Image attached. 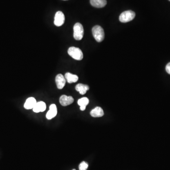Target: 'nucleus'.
Returning a JSON list of instances; mask_svg holds the SVG:
<instances>
[{
	"instance_id": "obj_1",
	"label": "nucleus",
	"mask_w": 170,
	"mask_h": 170,
	"mask_svg": "<svg viewBox=\"0 0 170 170\" xmlns=\"http://www.w3.org/2000/svg\"><path fill=\"white\" fill-rule=\"evenodd\" d=\"M93 36L96 40L98 42H101L105 38V32L104 29L100 26H95L93 27Z\"/></svg>"
},
{
	"instance_id": "obj_2",
	"label": "nucleus",
	"mask_w": 170,
	"mask_h": 170,
	"mask_svg": "<svg viewBox=\"0 0 170 170\" xmlns=\"http://www.w3.org/2000/svg\"><path fill=\"white\" fill-rule=\"evenodd\" d=\"M68 54L75 60L80 61L83 58V54L80 49L76 47H71L68 51Z\"/></svg>"
},
{
	"instance_id": "obj_3",
	"label": "nucleus",
	"mask_w": 170,
	"mask_h": 170,
	"mask_svg": "<svg viewBox=\"0 0 170 170\" xmlns=\"http://www.w3.org/2000/svg\"><path fill=\"white\" fill-rule=\"evenodd\" d=\"M73 37L76 40H80L84 36V28L82 25L79 23L75 24L73 27Z\"/></svg>"
},
{
	"instance_id": "obj_4",
	"label": "nucleus",
	"mask_w": 170,
	"mask_h": 170,
	"mask_svg": "<svg viewBox=\"0 0 170 170\" xmlns=\"http://www.w3.org/2000/svg\"><path fill=\"white\" fill-rule=\"evenodd\" d=\"M135 13L132 10H127L123 12L119 17V20L121 22L126 23L131 22L135 17Z\"/></svg>"
},
{
	"instance_id": "obj_5",
	"label": "nucleus",
	"mask_w": 170,
	"mask_h": 170,
	"mask_svg": "<svg viewBox=\"0 0 170 170\" xmlns=\"http://www.w3.org/2000/svg\"><path fill=\"white\" fill-rule=\"evenodd\" d=\"M65 16L62 12L58 11L56 13L54 17V24L57 27H60L64 24Z\"/></svg>"
},
{
	"instance_id": "obj_6",
	"label": "nucleus",
	"mask_w": 170,
	"mask_h": 170,
	"mask_svg": "<svg viewBox=\"0 0 170 170\" xmlns=\"http://www.w3.org/2000/svg\"><path fill=\"white\" fill-rule=\"evenodd\" d=\"M66 79L62 74H59L55 78V82L58 89H62L65 85Z\"/></svg>"
},
{
	"instance_id": "obj_7",
	"label": "nucleus",
	"mask_w": 170,
	"mask_h": 170,
	"mask_svg": "<svg viewBox=\"0 0 170 170\" xmlns=\"http://www.w3.org/2000/svg\"><path fill=\"white\" fill-rule=\"evenodd\" d=\"M59 101L62 105L66 106L72 104L74 102V99L71 96L62 95L60 97Z\"/></svg>"
},
{
	"instance_id": "obj_8",
	"label": "nucleus",
	"mask_w": 170,
	"mask_h": 170,
	"mask_svg": "<svg viewBox=\"0 0 170 170\" xmlns=\"http://www.w3.org/2000/svg\"><path fill=\"white\" fill-rule=\"evenodd\" d=\"M57 114V107L55 104H52L50 106V110L46 114V118L48 120H51L54 118Z\"/></svg>"
},
{
	"instance_id": "obj_9",
	"label": "nucleus",
	"mask_w": 170,
	"mask_h": 170,
	"mask_svg": "<svg viewBox=\"0 0 170 170\" xmlns=\"http://www.w3.org/2000/svg\"><path fill=\"white\" fill-rule=\"evenodd\" d=\"M37 102L34 97H29L26 100V102L24 104V108L26 109H33L34 106L36 105Z\"/></svg>"
},
{
	"instance_id": "obj_10",
	"label": "nucleus",
	"mask_w": 170,
	"mask_h": 170,
	"mask_svg": "<svg viewBox=\"0 0 170 170\" xmlns=\"http://www.w3.org/2000/svg\"><path fill=\"white\" fill-rule=\"evenodd\" d=\"M46 109V104L44 102L41 101L37 102L34 106L33 111L35 113L44 112Z\"/></svg>"
},
{
	"instance_id": "obj_11",
	"label": "nucleus",
	"mask_w": 170,
	"mask_h": 170,
	"mask_svg": "<svg viewBox=\"0 0 170 170\" xmlns=\"http://www.w3.org/2000/svg\"><path fill=\"white\" fill-rule=\"evenodd\" d=\"M90 115L93 117H101L104 115V111L100 107H96L90 112Z\"/></svg>"
},
{
	"instance_id": "obj_12",
	"label": "nucleus",
	"mask_w": 170,
	"mask_h": 170,
	"mask_svg": "<svg viewBox=\"0 0 170 170\" xmlns=\"http://www.w3.org/2000/svg\"><path fill=\"white\" fill-rule=\"evenodd\" d=\"M90 1L91 4L96 8H102L107 4L106 0H90Z\"/></svg>"
},
{
	"instance_id": "obj_13",
	"label": "nucleus",
	"mask_w": 170,
	"mask_h": 170,
	"mask_svg": "<svg viewBox=\"0 0 170 170\" xmlns=\"http://www.w3.org/2000/svg\"><path fill=\"white\" fill-rule=\"evenodd\" d=\"M76 90L81 95H85L88 90H89V86L87 85L83 84H78L75 87Z\"/></svg>"
},
{
	"instance_id": "obj_14",
	"label": "nucleus",
	"mask_w": 170,
	"mask_h": 170,
	"mask_svg": "<svg viewBox=\"0 0 170 170\" xmlns=\"http://www.w3.org/2000/svg\"><path fill=\"white\" fill-rule=\"evenodd\" d=\"M65 78L66 80L69 83H72L76 82L79 79V77L76 75L73 74L72 73L70 72H67L65 75Z\"/></svg>"
},
{
	"instance_id": "obj_15",
	"label": "nucleus",
	"mask_w": 170,
	"mask_h": 170,
	"mask_svg": "<svg viewBox=\"0 0 170 170\" xmlns=\"http://www.w3.org/2000/svg\"><path fill=\"white\" fill-rule=\"evenodd\" d=\"M89 103V99L87 97H83L79 99L78 101V105L79 106H86Z\"/></svg>"
},
{
	"instance_id": "obj_16",
	"label": "nucleus",
	"mask_w": 170,
	"mask_h": 170,
	"mask_svg": "<svg viewBox=\"0 0 170 170\" xmlns=\"http://www.w3.org/2000/svg\"><path fill=\"white\" fill-rule=\"evenodd\" d=\"M88 163L83 161L82 162H81L79 166V170H87V169H88Z\"/></svg>"
},
{
	"instance_id": "obj_17",
	"label": "nucleus",
	"mask_w": 170,
	"mask_h": 170,
	"mask_svg": "<svg viewBox=\"0 0 170 170\" xmlns=\"http://www.w3.org/2000/svg\"><path fill=\"white\" fill-rule=\"evenodd\" d=\"M166 72L170 75V62L167 64L166 66Z\"/></svg>"
},
{
	"instance_id": "obj_18",
	"label": "nucleus",
	"mask_w": 170,
	"mask_h": 170,
	"mask_svg": "<svg viewBox=\"0 0 170 170\" xmlns=\"http://www.w3.org/2000/svg\"><path fill=\"white\" fill-rule=\"evenodd\" d=\"M86 106H80V109L81 111H84L86 109Z\"/></svg>"
},
{
	"instance_id": "obj_19",
	"label": "nucleus",
	"mask_w": 170,
	"mask_h": 170,
	"mask_svg": "<svg viewBox=\"0 0 170 170\" xmlns=\"http://www.w3.org/2000/svg\"><path fill=\"white\" fill-rule=\"evenodd\" d=\"M76 170L75 169H73V170Z\"/></svg>"
},
{
	"instance_id": "obj_20",
	"label": "nucleus",
	"mask_w": 170,
	"mask_h": 170,
	"mask_svg": "<svg viewBox=\"0 0 170 170\" xmlns=\"http://www.w3.org/2000/svg\"><path fill=\"white\" fill-rule=\"evenodd\" d=\"M64 1H66V0H64Z\"/></svg>"
},
{
	"instance_id": "obj_21",
	"label": "nucleus",
	"mask_w": 170,
	"mask_h": 170,
	"mask_svg": "<svg viewBox=\"0 0 170 170\" xmlns=\"http://www.w3.org/2000/svg\"><path fill=\"white\" fill-rule=\"evenodd\" d=\"M169 1H170V0H169Z\"/></svg>"
}]
</instances>
